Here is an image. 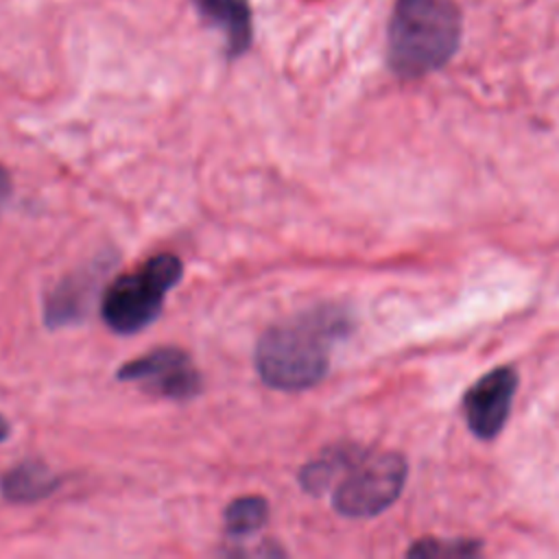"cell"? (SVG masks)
<instances>
[{"instance_id":"obj_2","label":"cell","mask_w":559,"mask_h":559,"mask_svg":"<svg viewBox=\"0 0 559 559\" xmlns=\"http://www.w3.org/2000/svg\"><path fill=\"white\" fill-rule=\"evenodd\" d=\"M459 0H395L386 26V63L404 81L441 70L459 50Z\"/></svg>"},{"instance_id":"obj_6","label":"cell","mask_w":559,"mask_h":559,"mask_svg":"<svg viewBox=\"0 0 559 559\" xmlns=\"http://www.w3.org/2000/svg\"><path fill=\"white\" fill-rule=\"evenodd\" d=\"M518 389V371L513 367H498L476 380L465 397L463 411L469 430L480 439H493L511 411Z\"/></svg>"},{"instance_id":"obj_5","label":"cell","mask_w":559,"mask_h":559,"mask_svg":"<svg viewBox=\"0 0 559 559\" xmlns=\"http://www.w3.org/2000/svg\"><path fill=\"white\" fill-rule=\"evenodd\" d=\"M116 378L135 382L153 395L177 402H186L201 391V373L190 354L179 347H157L144 356L127 360Z\"/></svg>"},{"instance_id":"obj_3","label":"cell","mask_w":559,"mask_h":559,"mask_svg":"<svg viewBox=\"0 0 559 559\" xmlns=\"http://www.w3.org/2000/svg\"><path fill=\"white\" fill-rule=\"evenodd\" d=\"M183 264L175 253H157L133 273L120 275L100 299V317L118 334L151 325L162 312L168 290L181 280Z\"/></svg>"},{"instance_id":"obj_10","label":"cell","mask_w":559,"mask_h":559,"mask_svg":"<svg viewBox=\"0 0 559 559\" xmlns=\"http://www.w3.org/2000/svg\"><path fill=\"white\" fill-rule=\"evenodd\" d=\"M362 448L352 445V443H343V445H334L325 452H321V456H317L314 461L306 463L299 472V483L304 487V491L308 493H323L334 480H338L343 476V472L354 463V459L360 454Z\"/></svg>"},{"instance_id":"obj_12","label":"cell","mask_w":559,"mask_h":559,"mask_svg":"<svg viewBox=\"0 0 559 559\" xmlns=\"http://www.w3.org/2000/svg\"><path fill=\"white\" fill-rule=\"evenodd\" d=\"M478 550H480L478 542H472V539H454V542L421 539V542H415L408 555L435 559V557H469V555H478Z\"/></svg>"},{"instance_id":"obj_4","label":"cell","mask_w":559,"mask_h":559,"mask_svg":"<svg viewBox=\"0 0 559 559\" xmlns=\"http://www.w3.org/2000/svg\"><path fill=\"white\" fill-rule=\"evenodd\" d=\"M406 469V461L397 452L360 450L336 483L334 509L345 518H371L384 511L402 493Z\"/></svg>"},{"instance_id":"obj_8","label":"cell","mask_w":559,"mask_h":559,"mask_svg":"<svg viewBox=\"0 0 559 559\" xmlns=\"http://www.w3.org/2000/svg\"><path fill=\"white\" fill-rule=\"evenodd\" d=\"M203 24L214 26L225 37V55L242 57L253 41V17L249 0H190Z\"/></svg>"},{"instance_id":"obj_14","label":"cell","mask_w":559,"mask_h":559,"mask_svg":"<svg viewBox=\"0 0 559 559\" xmlns=\"http://www.w3.org/2000/svg\"><path fill=\"white\" fill-rule=\"evenodd\" d=\"M9 432H11V426H9V421L0 415V441H4V439L9 437Z\"/></svg>"},{"instance_id":"obj_1","label":"cell","mask_w":559,"mask_h":559,"mask_svg":"<svg viewBox=\"0 0 559 559\" xmlns=\"http://www.w3.org/2000/svg\"><path fill=\"white\" fill-rule=\"evenodd\" d=\"M352 330L349 312L338 304H319L266 328L255 347L262 382L280 391L310 389L323 380L332 347Z\"/></svg>"},{"instance_id":"obj_9","label":"cell","mask_w":559,"mask_h":559,"mask_svg":"<svg viewBox=\"0 0 559 559\" xmlns=\"http://www.w3.org/2000/svg\"><path fill=\"white\" fill-rule=\"evenodd\" d=\"M59 476L39 459H26L0 476V493L15 504L37 502L59 487Z\"/></svg>"},{"instance_id":"obj_7","label":"cell","mask_w":559,"mask_h":559,"mask_svg":"<svg viewBox=\"0 0 559 559\" xmlns=\"http://www.w3.org/2000/svg\"><path fill=\"white\" fill-rule=\"evenodd\" d=\"M111 264V258L96 260L85 269L74 271L63 277L57 288L46 297L44 304V321L48 328H63L81 321L96 295V286L100 275Z\"/></svg>"},{"instance_id":"obj_11","label":"cell","mask_w":559,"mask_h":559,"mask_svg":"<svg viewBox=\"0 0 559 559\" xmlns=\"http://www.w3.org/2000/svg\"><path fill=\"white\" fill-rule=\"evenodd\" d=\"M225 531L231 537L255 533L269 520V502L262 496H240L225 509Z\"/></svg>"},{"instance_id":"obj_13","label":"cell","mask_w":559,"mask_h":559,"mask_svg":"<svg viewBox=\"0 0 559 559\" xmlns=\"http://www.w3.org/2000/svg\"><path fill=\"white\" fill-rule=\"evenodd\" d=\"M11 192H13V181H11V175H9V170H7V168L0 164V210L7 205V201H9Z\"/></svg>"}]
</instances>
